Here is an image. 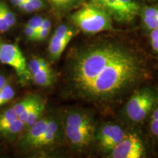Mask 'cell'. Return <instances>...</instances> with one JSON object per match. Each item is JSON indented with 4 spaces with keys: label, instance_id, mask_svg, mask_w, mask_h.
Masks as SVG:
<instances>
[{
    "label": "cell",
    "instance_id": "obj_1",
    "mask_svg": "<svg viewBox=\"0 0 158 158\" xmlns=\"http://www.w3.org/2000/svg\"><path fill=\"white\" fill-rule=\"evenodd\" d=\"M141 73V61L136 54L125 48L117 57L102 67L89 84L77 94L88 100L108 101L132 87Z\"/></svg>",
    "mask_w": 158,
    "mask_h": 158
},
{
    "label": "cell",
    "instance_id": "obj_2",
    "mask_svg": "<svg viewBox=\"0 0 158 158\" xmlns=\"http://www.w3.org/2000/svg\"><path fill=\"white\" fill-rule=\"evenodd\" d=\"M70 19L82 31L96 34L113 29L112 19L104 10L92 3L82 4L71 14Z\"/></svg>",
    "mask_w": 158,
    "mask_h": 158
},
{
    "label": "cell",
    "instance_id": "obj_3",
    "mask_svg": "<svg viewBox=\"0 0 158 158\" xmlns=\"http://www.w3.org/2000/svg\"><path fill=\"white\" fill-rule=\"evenodd\" d=\"M0 62L14 69L21 84H27L31 80L28 63L19 46L15 43L0 40Z\"/></svg>",
    "mask_w": 158,
    "mask_h": 158
},
{
    "label": "cell",
    "instance_id": "obj_4",
    "mask_svg": "<svg viewBox=\"0 0 158 158\" xmlns=\"http://www.w3.org/2000/svg\"><path fill=\"white\" fill-rule=\"evenodd\" d=\"M90 2L104 10L112 19L123 23L133 21L140 10L135 0H91Z\"/></svg>",
    "mask_w": 158,
    "mask_h": 158
},
{
    "label": "cell",
    "instance_id": "obj_5",
    "mask_svg": "<svg viewBox=\"0 0 158 158\" xmlns=\"http://www.w3.org/2000/svg\"><path fill=\"white\" fill-rule=\"evenodd\" d=\"M156 101L152 91L143 89L132 95L126 106L127 117L134 122H140L147 117Z\"/></svg>",
    "mask_w": 158,
    "mask_h": 158
},
{
    "label": "cell",
    "instance_id": "obj_6",
    "mask_svg": "<svg viewBox=\"0 0 158 158\" xmlns=\"http://www.w3.org/2000/svg\"><path fill=\"white\" fill-rule=\"evenodd\" d=\"M75 35L76 30L72 26L63 23L57 27L48 45V54L51 60L56 61L60 58Z\"/></svg>",
    "mask_w": 158,
    "mask_h": 158
},
{
    "label": "cell",
    "instance_id": "obj_7",
    "mask_svg": "<svg viewBox=\"0 0 158 158\" xmlns=\"http://www.w3.org/2000/svg\"><path fill=\"white\" fill-rule=\"evenodd\" d=\"M144 147L141 140L135 134H126L119 143L110 151L113 158H140L143 157Z\"/></svg>",
    "mask_w": 158,
    "mask_h": 158
},
{
    "label": "cell",
    "instance_id": "obj_8",
    "mask_svg": "<svg viewBox=\"0 0 158 158\" xmlns=\"http://www.w3.org/2000/svg\"><path fill=\"white\" fill-rule=\"evenodd\" d=\"M125 135L126 133L120 126L107 124L99 129L96 138L102 149L110 152Z\"/></svg>",
    "mask_w": 158,
    "mask_h": 158
},
{
    "label": "cell",
    "instance_id": "obj_9",
    "mask_svg": "<svg viewBox=\"0 0 158 158\" xmlns=\"http://www.w3.org/2000/svg\"><path fill=\"white\" fill-rule=\"evenodd\" d=\"M49 118L50 117L48 116H42L29 129L25 130L24 134L19 141V147L21 149H34L35 144L37 143L46 129Z\"/></svg>",
    "mask_w": 158,
    "mask_h": 158
},
{
    "label": "cell",
    "instance_id": "obj_10",
    "mask_svg": "<svg viewBox=\"0 0 158 158\" xmlns=\"http://www.w3.org/2000/svg\"><path fill=\"white\" fill-rule=\"evenodd\" d=\"M64 130L69 142L78 147L88 145L93 138L94 132V130L76 128L66 124H64Z\"/></svg>",
    "mask_w": 158,
    "mask_h": 158
},
{
    "label": "cell",
    "instance_id": "obj_11",
    "mask_svg": "<svg viewBox=\"0 0 158 158\" xmlns=\"http://www.w3.org/2000/svg\"><path fill=\"white\" fill-rule=\"evenodd\" d=\"M64 124L76 128L94 130V122L87 113L80 110H70L66 114Z\"/></svg>",
    "mask_w": 158,
    "mask_h": 158
},
{
    "label": "cell",
    "instance_id": "obj_12",
    "mask_svg": "<svg viewBox=\"0 0 158 158\" xmlns=\"http://www.w3.org/2000/svg\"><path fill=\"white\" fill-rule=\"evenodd\" d=\"M59 124L56 118H50L46 129L43 135L35 144L34 149H41L52 146L59 135Z\"/></svg>",
    "mask_w": 158,
    "mask_h": 158
},
{
    "label": "cell",
    "instance_id": "obj_13",
    "mask_svg": "<svg viewBox=\"0 0 158 158\" xmlns=\"http://www.w3.org/2000/svg\"><path fill=\"white\" fill-rule=\"evenodd\" d=\"M24 132V123L19 117L12 122L9 125L0 130V138H3L9 141H13Z\"/></svg>",
    "mask_w": 158,
    "mask_h": 158
},
{
    "label": "cell",
    "instance_id": "obj_14",
    "mask_svg": "<svg viewBox=\"0 0 158 158\" xmlns=\"http://www.w3.org/2000/svg\"><path fill=\"white\" fill-rule=\"evenodd\" d=\"M48 2L55 13L58 15H62L80 7L84 0H48Z\"/></svg>",
    "mask_w": 158,
    "mask_h": 158
},
{
    "label": "cell",
    "instance_id": "obj_15",
    "mask_svg": "<svg viewBox=\"0 0 158 158\" xmlns=\"http://www.w3.org/2000/svg\"><path fill=\"white\" fill-rule=\"evenodd\" d=\"M55 75L52 68H49L31 75V81L37 86L43 87H48L54 84Z\"/></svg>",
    "mask_w": 158,
    "mask_h": 158
},
{
    "label": "cell",
    "instance_id": "obj_16",
    "mask_svg": "<svg viewBox=\"0 0 158 158\" xmlns=\"http://www.w3.org/2000/svg\"><path fill=\"white\" fill-rule=\"evenodd\" d=\"M45 108V102L40 98L30 110L28 117L24 122V131L29 129L32 124H34L37 120L42 117Z\"/></svg>",
    "mask_w": 158,
    "mask_h": 158
},
{
    "label": "cell",
    "instance_id": "obj_17",
    "mask_svg": "<svg viewBox=\"0 0 158 158\" xmlns=\"http://www.w3.org/2000/svg\"><path fill=\"white\" fill-rule=\"evenodd\" d=\"M40 97L35 95V94H29V95L25 97L19 102L13 105L12 108H13L15 114L18 116L20 115L23 111H24L26 109L30 107V106H33L35 102H36Z\"/></svg>",
    "mask_w": 158,
    "mask_h": 158
},
{
    "label": "cell",
    "instance_id": "obj_18",
    "mask_svg": "<svg viewBox=\"0 0 158 158\" xmlns=\"http://www.w3.org/2000/svg\"><path fill=\"white\" fill-rule=\"evenodd\" d=\"M17 118L18 115L12 107L1 110L0 111V130L9 125Z\"/></svg>",
    "mask_w": 158,
    "mask_h": 158
},
{
    "label": "cell",
    "instance_id": "obj_19",
    "mask_svg": "<svg viewBox=\"0 0 158 158\" xmlns=\"http://www.w3.org/2000/svg\"><path fill=\"white\" fill-rule=\"evenodd\" d=\"M28 67L31 75L40 70L51 68L49 62L40 57H33L29 62Z\"/></svg>",
    "mask_w": 158,
    "mask_h": 158
},
{
    "label": "cell",
    "instance_id": "obj_20",
    "mask_svg": "<svg viewBox=\"0 0 158 158\" xmlns=\"http://www.w3.org/2000/svg\"><path fill=\"white\" fill-rule=\"evenodd\" d=\"M15 90L13 86L9 84H5L0 89V107L11 101L15 98Z\"/></svg>",
    "mask_w": 158,
    "mask_h": 158
},
{
    "label": "cell",
    "instance_id": "obj_21",
    "mask_svg": "<svg viewBox=\"0 0 158 158\" xmlns=\"http://www.w3.org/2000/svg\"><path fill=\"white\" fill-rule=\"evenodd\" d=\"M0 9H1L2 13L4 19H5L6 23L9 26L10 28H12L15 25L16 23V18L14 13L10 9L8 5L4 2L3 1L0 0Z\"/></svg>",
    "mask_w": 158,
    "mask_h": 158
},
{
    "label": "cell",
    "instance_id": "obj_22",
    "mask_svg": "<svg viewBox=\"0 0 158 158\" xmlns=\"http://www.w3.org/2000/svg\"><path fill=\"white\" fill-rule=\"evenodd\" d=\"M51 29V22L48 19H44L43 23L37 31V35L35 41H42L48 37Z\"/></svg>",
    "mask_w": 158,
    "mask_h": 158
},
{
    "label": "cell",
    "instance_id": "obj_23",
    "mask_svg": "<svg viewBox=\"0 0 158 158\" xmlns=\"http://www.w3.org/2000/svg\"><path fill=\"white\" fill-rule=\"evenodd\" d=\"M43 20H44V19L42 16H40V15H35V16L32 17L29 20L27 25L31 27V28L35 29L37 31L40 27L41 23H43Z\"/></svg>",
    "mask_w": 158,
    "mask_h": 158
},
{
    "label": "cell",
    "instance_id": "obj_24",
    "mask_svg": "<svg viewBox=\"0 0 158 158\" xmlns=\"http://www.w3.org/2000/svg\"><path fill=\"white\" fill-rule=\"evenodd\" d=\"M143 21L144 25L150 30H153V29L158 28V16L143 19Z\"/></svg>",
    "mask_w": 158,
    "mask_h": 158
},
{
    "label": "cell",
    "instance_id": "obj_25",
    "mask_svg": "<svg viewBox=\"0 0 158 158\" xmlns=\"http://www.w3.org/2000/svg\"><path fill=\"white\" fill-rule=\"evenodd\" d=\"M17 8L19 9L21 13H32L36 12L34 9V7L31 6V4L29 3L27 0H24Z\"/></svg>",
    "mask_w": 158,
    "mask_h": 158
},
{
    "label": "cell",
    "instance_id": "obj_26",
    "mask_svg": "<svg viewBox=\"0 0 158 158\" xmlns=\"http://www.w3.org/2000/svg\"><path fill=\"white\" fill-rule=\"evenodd\" d=\"M23 32H24V35L29 40L31 41H35V37H36L37 35V31L35 30V29L31 28V27L26 24L24 29H23Z\"/></svg>",
    "mask_w": 158,
    "mask_h": 158
},
{
    "label": "cell",
    "instance_id": "obj_27",
    "mask_svg": "<svg viewBox=\"0 0 158 158\" xmlns=\"http://www.w3.org/2000/svg\"><path fill=\"white\" fill-rule=\"evenodd\" d=\"M27 1L34 7L35 11H40L46 8L47 5L45 0H27Z\"/></svg>",
    "mask_w": 158,
    "mask_h": 158
},
{
    "label": "cell",
    "instance_id": "obj_28",
    "mask_svg": "<svg viewBox=\"0 0 158 158\" xmlns=\"http://www.w3.org/2000/svg\"><path fill=\"white\" fill-rule=\"evenodd\" d=\"M158 16V7H147L143 12V19Z\"/></svg>",
    "mask_w": 158,
    "mask_h": 158
},
{
    "label": "cell",
    "instance_id": "obj_29",
    "mask_svg": "<svg viewBox=\"0 0 158 158\" xmlns=\"http://www.w3.org/2000/svg\"><path fill=\"white\" fill-rule=\"evenodd\" d=\"M10 29V28L9 26L7 25V23H6L2 13L1 9H0V32L5 33L6 31H8Z\"/></svg>",
    "mask_w": 158,
    "mask_h": 158
},
{
    "label": "cell",
    "instance_id": "obj_30",
    "mask_svg": "<svg viewBox=\"0 0 158 158\" xmlns=\"http://www.w3.org/2000/svg\"><path fill=\"white\" fill-rule=\"evenodd\" d=\"M150 129L152 133L156 137H158V120L152 119L151 124H150Z\"/></svg>",
    "mask_w": 158,
    "mask_h": 158
},
{
    "label": "cell",
    "instance_id": "obj_31",
    "mask_svg": "<svg viewBox=\"0 0 158 158\" xmlns=\"http://www.w3.org/2000/svg\"><path fill=\"white\" fill-rule=\"evenodd\" d=\"M9 1L10 2V3L14 6V7H18L23 1H24V0H9Z\"/></svg>",
    "mask_w": 158,
    "mask_h": 158
},
{
    "label": "cell",
    "instance_id": "obj_32",
    "mask_svg": "<svg viewBox=\"0 0 158 158\" xmlns=\"http://www.w3.org/2000/svg\"><path fill=\"white\" fill-rule=\"evenodd\" d=\"M152 47L154 50L158 51V40H151Z\"/></svg>",
    "mask_w": 158,
    "mask_h": 158
},
{
    "label": "cell",
    "instance_id": "obj_33",
    "mask_svg": "<svg viewBox=\"0 0 158 158\" xmlns=\"http://www.w3.org/2000/svg\"><path fill=\"white\" fill-rule=\"evenodd\" d=\"M152 119L158 120V107L156 108L155 110H154V112L152 114Z\"/></svg>",
    "mask_w": 158,
    "mask_h": 158
}]
</instances>
